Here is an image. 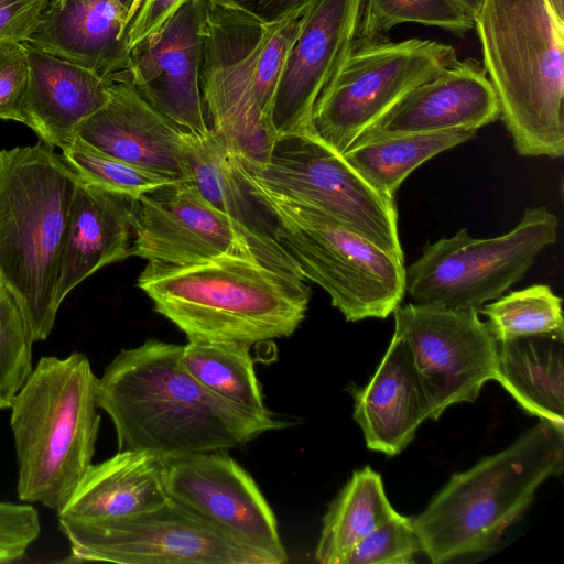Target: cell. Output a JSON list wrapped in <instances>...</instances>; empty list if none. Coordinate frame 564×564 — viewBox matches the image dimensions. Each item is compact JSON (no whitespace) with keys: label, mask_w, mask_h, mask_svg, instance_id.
<instances>
[{"label":"cell","mask_w":564,"mask_h":564,"mask_svg":"<svg viewBox=\"0 0 564 564\" xmlns=\"http://www.w3.org/2000/svg\"><path fill=\"white\" fill-rule=\"evenodd\" d=\"M354 420L369 449L388 456L400 454L426 419L429 398L408 344L393 335L375 375L362 387L349 386Z\"/></svg>","instance_id":"44dd1931"},{"label":"cell","mask_w":564,"mask_h":564,"mask_svg":"<svg viewBox=\"0 0 564 564\" xmlns=\"http://www.w3.org/2000/svg\"><path fill=\"white\" fill-rule=\"evenodd\" d=\"M499 118V101L481 64L475 58L457 59L441 75L411 90L358 139L477 131Z\"/></svg>","instance_id":"d6986e66"},{"label":"cell","mask_w":564,"mask_h":564,"mask_svg":"<svg viewBox=\"0 0 564 564\" xmlns=\"http://www.w3.org/2000/svg\"><path fill=\"white\" fill-rule=\"evenodd\" d=\"M251 346L239 341L188 340L183 345L181 365L199 383L239 405L264 410Z\"/></svg>","instance_id":"f1b7e54d"},{"label":"cell","mask_w":564,"mask_h":564,"mask_svg":"<svg viewBox=\"0 0 564 564\" xmlns=\"http://www.w3.org/2000/svg\"><path fill=\"white\" fill-rule=\"evenodd\" d=\"M188 178L217 209L249 236L258 259L293 275H302L295 260L275 239V221L238 175L226 143L212 130L184 134Z\"/></svg>","instance_id":"cb8c5ba5"},{"label":"cell","mask_w":564,"mask_h":564,"mask_svg":"<svg viewBox=\"0 0 564 564\" xmlns=\"http://www.w3.org/2000/svg\"><path fill=\"white\" fill-rule=\"evenodd\" d=\"M556 15L564 20V0H547Z\"/></svg>","instance_id":"b9f144b4"},{"label":"cell","mask_w":564,"mask_h":564,"mask_svg":"<svg viewBox=\"0 0 564 564\" xmlns=\"http://www.w3.org/2000/svg\"><path fill=\"white\" fill-rule=\"evenodd\" d=\"M132 227L130 257L148 262L186 265L223 254L258 259L248 234L191 181L132 199Z\"/></svg>","instance_id":"5bb4252c"},{"label":"cell","mask_w":564,"mask_h":564,"mask_svg":"<svg viewBox=\"0 0 564 564\" xmlns=\"http://www.w3.org/2000/svg\"><path fill=\"white\" fill-rule=\"evenodd\" d=\"M29 59L25 122L39 141L63 149L78 126L108 101L111 80L24 43Z\"/></svg>","instance_id":"603a6c76"},{"label":"cell","mask_w":564,"mask_h":564,"mask_svg":"<svg viewBox=\"0 0 564 564\" xmlns=\"http://www.w3.org/2000/svg\"><path fill=\"white\" fill-rule=\"evenodd\" d=\"M169 498L246 543L288 561L276 518L248 471L226 451L167 459Z\"/></svg>","instance_id":"2e32d148"},{"label":"cell","mask_w":564,"mask_h":564,"mask_svg":"<svg viewBox=\"0 0 564 564\" xmlns=\"http://www.w3.org/2000/svg\"><path fill=\"white\" fill-rule=\"evenodd\" d=\"M40 534V514L32 503L0 502V564L22 560Z\"/></svg>","instance_id":"8d00e7d4"},{"label":"cell","mask_w":564,"mask_h":564,"mask_svg":"<svg viewBox=\"0 0 564 564\" xmlns=\"http://www.w3.org/2000/svg\"><path fill=\"white\" fill-rule=\"evenodd\" d=\"M237 11L261 24L272 25L302 15L315 0H207Z\"/></svg>","instance_id":"f35d334b"},{"label":"cell","mask_w":564,"mask_h":564,"mask_svg":"<svg viewBox=\"0 0 564 564\" xmlns=\"http://www.w3.org/2000/svg\"><path fill=\"white\" fill-rule=\"evenodd\" d=\"M404 22L437 26L456 35L474 26L454 0H365L358 35H382Z\"/></svg>","instance_id":"1f68e13d"},{"label":"cell","mask_w":564,"mask_h":564,"mask_svg":"<svg viewBox=\"0 0 564 564\" xmlns=\"http://www.w3.org/2000/svg\"><path fill=\"white\" fill-rule=\"evenodd\" d=\"M500 118L523 156L564 154V20L547 0H484L473 20Z\"/></svg>","instance_id":"3957f363"},{"label":"cell","mask_w":564,"mask_h":564,"mask_svg":"<svg viewBox=\"0 0 564 564\" xmlns=\"http://www.w3.org/2000/svg\"><path fill=\"white\" fill-rule=\"evenodd\" d=\"M137 285L188 340L250 346L292 335L311 297L305 279L239 254L186 265L148 262Z\"/></svg>","instance_id":"7a4b0ae2"},{"label":"cell","mask_w":564,"mask_h":564,"mask_svg":"<svg viewBox=\"0 0 564 564\" xmlns=\"http://www.w3.org/2000/svg\"><path fill=\"white\" fill-rule=\"evenodd\" d=\"M48 0H0V43H28Z\"/></svg>","instance_id":"74e56055"},{"label":"cell","mask_w":564,"mask_h":564,"mask_svg":"<svg viewBox=\"0 0 564 564\" xmlns=\"http://www.w3.org/2000/svg\"><path fill=\"white\" fill-rule=\"evenodd\" d=\"M475 134L471 130H453L361 138L341 154L371 186L393 198L417 166Z\"/></svg>","instance_id":"83f0119b"},{"label":"cell","mask_w":564,"mask_h":564,"mask_svg":"<svg viewBox=\"0 0 564 564\" xmlns=\"http://www.w3.org/2000/svg\"><path fill=\"white\" fill-rule=\"evenodd\" d=\"M88 357H41L12 400L13 434L22 502L58 513L93 464L101 416Z\"/></svg>","instance_id":"277c9868"},{"label":"cell","mask_w":564,"mask_h":564,"mask_svg":"<svg viewBox=\"0 0 564 564\" xmlns=\"http://www.w3.org/2000/svg\"><path fill=\"white\" fill-rule=\"evenodd\" d=\"M133 0H48L28 43L109 79L128 68Z\"/></svg>","instance_id":"ffe728a7"},{"label":"cell","mask_w":564,"mask_h":564,"mask_svg":"<svg viewBox=\"0 0 564 564\" xmlns=\"http://www.w3.org/2000/svg\"><path fill=\"white\" fill-rule=\"evenodd\" d=\"M167 459L143 451H118L91 464L58 519L106 521L138 514L163 505Z\"/></svg>","instance_id":"d4e9b609"},{"label":"cell","mask_w":564,"mask_h":564,"mask_svg":"<svg viewBox=\"0 0 564 564\" xmlns=\"http://www.w3.org/2000/svg\"><path fill=\"white\" fill-rule=\"evenodd\" d=\"M142 2H143V0H133L131 9L129 11V15H128V24L131 21V19L133 18V15L135 14V12L138 11V9L140 8V6L142 4Z\"/></svg>","instance_id":"7bdbcfd3"},{"label":"cell","mask_w":564,"mask_h":564,"mask_svg":"<svg viewBox=\"0 0 564 564\" xmlns=\"http://www.w3.org/2000/svg\"><path fill=\"white\" fill-rule=\"evenodd\" d=\"M34 341L20 306L0 284V410L10 409L32 373Z\"/></svg>","instance_id":"d6a6232c"},{"label":"cell","mask_w":564,"mask_h":564,"mask_svg":"<svg viewBox=\"0 0 564 564\" xmlns=\"http://www.w3.org/2000/svg\"><path fill=\"white\" fill-rule=\"evenodd\" d=\"M274 25L207 1L202 26L199 89L209 129L253 166L268 162L276 140L254 91L258 56Z\"/></svg>","instance_id":"7c38bea8"},{"label":"cell","mask_w":564,"mask_h":564,"mask_svg":"<svg viewBox=\"0 0 564 564\" xmlns=\"http://www.w3.org/2000/svg\"><path fill=\"white\" fill-rule=\"evenodd\" d=\"M127 83L111 82L108 101L85 119L76 138L142 169L189 181L184 134Z\"/></svg>","instance_id":"ac0fdd59"},{"label":"cell","mask_w":564,"mask_h":564,"mask_svg":"<svg viewBox=\"0 0 564 564\" xmlns=\"http://www.w3.org/2000/svg\"><path fill=\"white\" fill-rule=\"evenodd\" d=\"M69 562L119 564H281L171 498L151 510L106 521L58 519Z\"/></svg>","instance_id":"30bf717a"},{"label":"cell","mask_w":564,"mask_h":564,"mask_svg":"<svg viewBox=\"0 0 564 564\" xmlns=\"http://www.w3.org/2000/svg\"><path fill=\"white\" fill-rule=\"evenodd\" d=\"M478 313L413 303L393 312V335L411 350L432 420L453 404L474 402L496 380L498 341Z\"/></svg>","instance_id":"4fadbf2b"},{"label":"cell","mask_w":564,"mask_h":564,"mask_svg":"<svg viewBox=\"0 0 564 564\" xmlns=\"http://www.w3.org/2000/svg\"><path fill=\"white\" fill-rule=\"evenodd\" d=\"M557 228V217L544 207L527 208L512 230L495 238H471L463 228L427 243L405 268V294L417 305L479 311L522 279L556 242Z\"/></svg>","instance_id":"9c48e42d"},{"label":"cell","mask_w":564,"mask_h":564,"mask_svg":"<svg viewBox=\"0 0 564 564\" xmlns=\"http://www.w3.org/2000/svg\"><path fill=\"white\" fill-rule=\"evenodd\" d=\"M302 15L275 24L258 56L254 75L256 98L262 115L270 122L274 93L286 57L300 33Z\"/></svg>","instance_id":"e575fe53"},{"label":"cell","mask_w":564,"mask_h":564,"mask_svg":"<svg viewBox=\"0 0 564 564\" xmlns=\"http://www.w3.org/2000/svg\"><path fill=\"white\" fill-rule=\"evenodd\" d=\"M395 514L380 474L369 466L355 470L323 518L315 560L347 564L357 545Z\"/></svg>","instance_id":"4316f807"},{"label":"cell","mask_w":564,"mask_h":564,"mask_svg":"<svg viewBox=\"0 0 564 564\" xmlns=\"http://www.w3.org/2000/svg\"><path fill=\"white\" fill-rule=\"evenodd\" d=\"M563 462L564 430L540 420L505 449L454 474L412 519L422 552L440 564L494 550Z\"/></svg>","instance_id":"8992f818"},{"label":"cell","mask_w":564,"mask_h":564,"mask_svg":"<svg viewBox=\"0 0 564 564\" xmlns=\"http://www.w3.org/2000/svg\"><path fill=\"white\" fill-rule=\"evenodd\" d=\"M365 0H315L280 76L271 110L275 137L311 128L314 106L359 32Z\"/></svg>","instance_id":"e0dca14e"},{"label":"cell","mask_w":564,"mask_h":564,"mask_svg":"<svg viewBox=\"0 0 564 564\" xmlns=\"http://www.w3.org/2000/svg\"><path fill=\"white\" fill-rule=\"evenodd\" d=\"M132 239V199L78 178L59 258L56 305L96 271L129 258Z\"/></svg>","instance_id":"7402d4cb"},{"label":"cell","mask_w":564,"mask_h":564,"mask_svg":"<svg viewBox=\"0 0 564 564\" xmlns=\"http://www.w3.org/2000/svg\"><path fill=\"white\" fill-rule=\"evenodd\" d=\"M207 0H183L167 19L130 48L127 69L109 80L132 85L182 130L210 132L199 89L202 26Z\"/></svg>","instance_id":"9a60e30c"},{"label":"cell","mask_w":564,"mask_h":564,"mask_svg":"<svg viewBox=\"0 0 564 564\" xmlns=\"http://www.w3.org/2000/svg\"><path fill=\"white\" fill-rule=\"evenodd\" d=\"M182 1L143 0L126 30L129 48L156 30Z\"/></svg>","instance_id":"ab89813d"},{"label":"cell","mask_w":564,"mask_h":564,"mask_svg":"<svg viewBox=\"0 0 564 564\" xmlns=\"http://www.w3.org/2000/svg\"><path fill=\"white\" fill-rule=\"evenodd\" d=\"M29 59L24 43H0V120L25 122Z\"/></svg>","instance_id":"d590c367"},{"label":"cell","mask_w":564,"mask_h":564,"mask_svg":"<svg viewBox=\"0 0 564 564\" xmlns=\"http://www.w3.org/2000/svg\"><path fill=\"white\" fill-rule=\"evenodd\" d=\"M454 2L471 19L479 12L484 0H454Z\"/></svg>","instance_id":"60d3db41"},{"label":"cell","mask_w":564,"mask_h":564,"mask_svg":"<svg viewBox=\"0 0 564 564\" xmlns=\"http://www.w3.org/2000/svg\"><path fill=\"white\" fill-rule=\"evenodd\" d=\"M497 341L533 335L564 336L562 297L546 284H533L481 308Z\"/></svg>","instance_id":"f546056e"},{"label":"cell","mask_w":564,"mask_h":564,"mask_svg":"<svg viewBox=\"0 0 564 564\" xmlns=\"http://www.w3.org/2000/svg\"><path fill=\"white\" fill-rule=\"evenodd\" d=\"M77 175L53 148L0 150V284L17 301L35 341L55 324L59 258Z\"/></svg>","instance_id":"5b68a950"},{"label":"cell","mask_w":564,"mask_h":564,"mask_svg":"<svg viewBox=\"0 0 564 564\" xmlns=\"http://www.w3.org/2000/svg\"><path fill=\"white\" fill-rule=\"evenodd\" d=\"M496 381L529 414L564 430V336L498 341Z\"/></svg>","instance_id":"484cf974"},{"label":"cell","mask_w":564,"mask_h":564,"mask_svg":"<svg viewBox=\"0 0 564 564\" xmlns=\"http://www.w3.org/2000/svg\"><path fill=\"white\" fill-rule=\"evenodd\" d=\"M422 552L412 518L395 514L364 539L347 564H410Z\"/></svg>","instance_id":"836d02e7"},{"label":"cell","mask_w":564,"mask_h":564,"mask_svg":"<svg viewBox=\"0 0 564 564\" xmlns=\"http://www.w3.org/2000/svg\"><path fill=\"white\" fill-rule=\"evenodd\" d=\"M62 159L86 183L131 199L181 180L159 174L111 156L79 138L61 149Z\"/></svg>","instance_id":"4dcf8cb0"},{"label":"cell","mask_w":564,"mask_h":564,"mask_svg":"<svg viewBox=\"0 0 564 564\" xmlns=\"http://www.w3.org/2000/svg\"><path fill=\"white\" fill-rule=\"evenodd\" d=\"M234 165L272 215L278 242L346 321L386 318L394 312L405 295L404 259L325 212L269 189L235 161Z\"/></svg>","instance_id":"52a82bcc"},{"label":"cell","mask_w":564,"mask_h":564,"mask_svg":"<svg viewBox=\"0 0 564 564\" xmlns=\"http://www.w3.org/2000/svg\"><path fill=\"white\" fill-rule=\"evenodd\" d=\"M457 61L453 46L357 35L317 99L311 127L344 153L405 95Z\"/></svg>","instance_id":"ba28073f"},{"label":"cell","mask_w":564,"mask_h":564,"mask_svg":"<svg viewBox=\"0 0 564 564\" xmlns=\"http://www.w3.org/2000/svg\"><path fill=\"white\" fill-rule=\"evenodd\" d=\"M183 345L158 339L121 349L97 382L118 451L165 459L243 447L289 426L270 410L239 405L199 383L180 362Z\"/></svg>","instance_id":"6da1fadb"},{"label":"cell","mask_w":564,"mask_h":564,"mask_svg":"<svg viewBox=\"0 0 564 564\" xmlns=\"http://www.w3.org/2000/svg\"><path fill=\"white\" fill-rule=\"evenodd\" d=\"M235 163L269 189L316 207L404 259L393 202L311 128L276 138L268 162Z\"/></svg>","instance_id":"8fae6325"}]
</instances>
